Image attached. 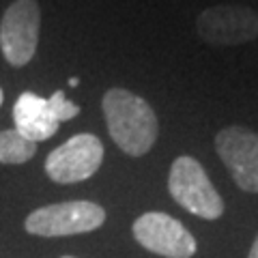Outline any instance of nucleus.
I'll return each instance as SVG.
<instances>
[{"label": "nucleus", "mask_w": 258, "mask_h": 258, "mask_svg": "<svg viewBox=\"0 0 258 258\" xmlns=\"http://www.w3.org/2000/svg\"><path fill=\"white\" fill-rule=\"evenodd\" d=\"M103 144L93 134H78L45 157L47 179L58 185L82 183L103 164Z\"/></svg>", "instance_id": "nucleus-5"}, {"label": "nucleus", "mask_w": 258, "mask_h": 258, "mask_svg": "<svg viewBox=\"0 0 258 258\" xmlns=\"http://www.w3.org/2000/svg\"><path fill=\"white\" fill-rule=\"evenodd\" d=\"M106 222V209L91 200H69L35 209L28 213L24 228L28 235L43 239H60L86 235L101 228Z\"/></svg>", "instance_id": "nucleus-2"}, {"label": "nucleus", "mask_w": 258, "mask_h": 258, "mask_svg": "<svg viewBox=\"0 0 258 258\" xmlns=\"http://www.w3.org/2000/svg\"><path fill=\"white\" fill-rule=\"evenodd\" d=\"M247 258H258V237L254 239L252 247H249V254H247Z\"/></svg>", "instance_id": "nucleus-12"}, {"label": "nucleus", "mask_w": 258, "mask_h": 258, "mask_svg": "<svg viewBox=\"0 0 258 258\" xmlns=\"http://www.w3.org/2000/svg\"><path fill=\"white\" fill-rule=\"evenodd\" d=\"M35 155H37V142L24 138L18 129L0 132V164L7 166L26 164Z\"/></svg>", "instance_id": "nucleus-10"}, {"label": "nucleus", "mask_w": 258, "mask_h": 258, "mask_svg": "<svg viewBox=\"0 0 258 258\" xmlns=\"http://www.w3.org/2000/svg\"><path fill=\"white\" fill-rule=\"evenodd\" d=\"M60 258H76V256H60Z\"/></svg>", "instance_id": "nucleus-15"}, {"label": "nucleus", "mask_w": 258, "mask_h": 258, "mask_svg": "<svg viewBox=\"0 0 258 258\" xmlns=\"http://www.w3.org/2000/svg\"><path fill=\"white\" fill-rule=\"evenodd\" d=\"M200 39L209 45H239L258 37V11L241 5L205 9L196 20Z\"/></svg>", "instance_id": "nucleus-7"}, {"label": "nucleus", "mask_w": 258, "mask_h": 258, "mask_svg": "<svg viewBox=\"0 0 258 258\" xmlns=\"http://www.w3.org/2000/svg\"><path fill=\"white\" fill-rule=\"evenodd\" d=\"M50 103H52V110L56 118L64 123V120H71L80 114V106L74 101H69L67 97H64V91H56L52 97H50Z\"/></svg>", "instance_id": "nucleus-11"}, {"label": "nucleus", "mask_w": 258, "mask_h": 258, "mask_svg": "<svg viewBox=\"0 0 258 258\" xmlns=\"http://www.w3.org/2000/svg\"><path fill=\"white\" fill-rule=\"evenodd\" d=\"M41 28L37 0H13L0 20V50L11 67H26L35 58Z\"/></svg>", "instance_id": "nucleus-4"}, {"label": "nucleus", "mask_w": 258, "mask_h": 258, "mask_svg": "<svg viewBox=\"0 0 258 258\" xmlns=\"http://www.w3.org/2000/svg\"><path fill=\"white\" fill-rule=\"evenodd\" d=\"M110 138L129 157H142L155 147L159 123L155 110L127 88H110L101 99Z\"/></svg>", "instance_id": "nucleus-1"}, {"label": "nucleus", "mask_w": 258, "mask_h": 258, "mask_svg": "<svg viewBox=\"0 0 258 258\" xmlns=\"http://www.w3.org/2000/svg\"><path fill=\"white\" fill-rule=\"evenodd\" d=\"M215 151L239 189L258 194V134L247 127H226L215 136Z\"/></svg>", "instance_id": "nucleus-8"}, {"label": "nucleus", "mask_w": 258, "mask_h": 258, "mask_svg": "<svg viewBox=\"0 0 258 258\" xmlns=\"http://www.w3.org/2000/svg\"><path fill=\"white\" fill-rule=\"evenodd\" d=\"M13 123L24 138L39 144L58 132L60 120L56 118L50 99L26 91L13 103Z\"/></svg>", "instance_id": "nucleus-9"}, {"label": "nucleus", "mask_w": 258, "mask_h": 258, "mask_svg": "<svg viewBox=\"0 0 258 258\" xmlns=\"http://www.w3.org/2000/svg\"><path fill=\"white\" fill-rule=\"evenodd\" d=\"M134 239L149 252L164 258H191L196 254V239L172 215L149 211L132 226Z\"/></svg>", "instance_id": "nucleus-6"}, {"label": "nucleus", "mask_w": 258, "mask_h": 258, "mask_svg": "<svg viewBox=\"0 0 258 258\" xmlns=\"http://www.w3.org/2000/svg\"><path fill=\"white\" fill-rule=\"evenodd\" d=\"M78 84H80L78 78H71V80H69V86H78Z\"/></svg>", "instance_id": "nucleus-13"}, {"label": "nucleus", "mask_w": 258, "mask_h": 258, "mask_svg": "<svg viewBox=\"0 0 258 258\" xmlns=\"http://www.w3.org/2000/svg\"><path fill=\"white\" fill-rule=\"evenodd\" d=\"M3 101H5V93H3V88H0V106H3Z\"/></svg>", "instance_id": "nucleus-14"}, {"label": "nucleus", "mask_w": 258, "mask_h": 258, "mask_svg": "<svg viewBox=\"0 0 258 258\" xmlns=\"http://www.w3.org/2000/svg\"><path fill=\"white\" fill-rule=\"evenodd\" d=\"M168 191L191 215L203 220H217L224 215V200L209 181L203 164L189 155L172 161L168 174Z\"/></svg>", "instance_id": "nucleus-3"}]
</instances>
